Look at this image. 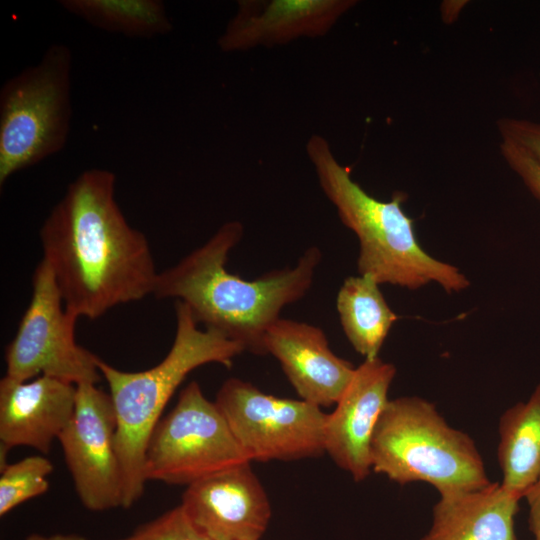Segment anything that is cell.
<instances>
[{
  "label": "cell",
  "mask_w": 540,
  "mask_h": 540,
  "mask_svg": "<svg viewBox=\"0 0 540 540\" xmlns=\"http://www.w3.org/2000/svg\"><path fill=\"white\" fill-rule=\"evenodd\" d=\"M115 188L109 170L81 172L40 228L42 259L77 318L94 320L153 295L159 272L148 239L128 223Z\"/></svg>",
  "instance_id": "1"
},
{
  "label": "cell",
  "mask_w": 540,
  "mask_h": 540,
  "mask_svg": "<svg viewBox=\"0 0 540 540\" xmlns=\"http://www.w3.org/2000/svg\"><path fill=\"white\" fill-rule=\"evenodd\" d=\"M243 233L241 222H225L203 245L158 273L153 296L181 301L198 324L238 343L244 351L266 355L267 330L285 306L310 289L322 254L311 246L295 266L245 280L225 267Z\"/></svg>",
  "instance_id": "2"
},
{
  "label": "cell",
  "mask_w": 540,
  "mask_h": 540,
  "mask_svg": "<svg viewBox=\"0 0 540 540\" xmlns=\"http://www.w3.org/2000/svg\"><path fill=\"white\" fill-rule=\"evenodd\" d=\"M306 151L322 191L336 207L340 221L358 238L359 275H367L380 285L409 290L435 283L447 293H458L470 286L459 268L434 258L421 247L414 220L402 208L405 194L396 192L390 201L369 195L320 135L309 138Z\"/></svg>",
  "instance_id": "3"
},
{
  "label": "cell",
  "mask_w": 540,
  "mask_h": 540,
  "mask_svg": "<svg viewBox=\"0 0 540 540\" xmlns=\"http://www.w3.org/2000/svg\"><path fill=\"white\" fill-rule=\"evenodd\" d=\"M176 332L170 350L157 365L143 371H123L101 358L97 367L109 387L116 414V451L123 479V508L143 495L145 451L150 436L174 392L194 369L219 363L226 367L244 352L219 332L200 329L189 308L175 302Z\"/></svg>",
  "instance_id": "4"
},
{
  "label": "cell",
  "mask_w": 540,
  "mask_h": 540,
  "mask_svg": "<svg viewBox=\"0 0 540 540\" xmlns=\"http://www.w3.org/2000/svg\"><path fill=\"white\" fill-rule=\"evenodd\" d=\"M372 470L404 485L422 481L441 494L491 482L473 439L451 427L433 403L416 397L389 400L373 432Z\"/></svg>",
  "instance_id": "5"
},
{
  "label": "cell",
  "mask_w": 540,
  "mask_h": 540,
  "mask_svg": "<svg viewBox=\"0 0 540 540\" xmlns=\"http://www.w3.org/2000/svg\"><path fill=\"white\" fill-rule=\"evenodd\" d=\"M72 52L51 44L0 89V187L65 147L72 118Z\"/></svg>",
  "instance_id": "6"
},
{
  "label": "cell",
  "mask_w": 540,
  "mask_h": 540,
  "mask_svg": "<svg viewBox=\"0 0 540 540\" xmlns=\"http://www.w3.org/2000/svg\"><path fill=\"white\" fill-rule=\"evenodd\" d=\"M245 462L250 461L217 404L192 381L155 426L145 451L144 477L188 486Z\"/></svg>",
  "instance_id": "7"
},
{
  "label": "cell",
  "mask_w": 540,
  "mask_h": 540,
  "mask_svg": "<svg viewBox=\"0 0 540 540\" xmlns=\"http://www.w3.org/2000/svg\"><path fill=\"white\" fill-rule=\"evenodd\" d=\"M78 318L68 312L54 276L41 260L32 277V296L15 336L5 348V376L28 381L41 375L74 385L102 377L95 354L75 338Z\"/></svg>",
  "instance_id": "8"
},
{
  "label": "cell",
  "mask_w": 540,
  "mask_h": 540,
  "mask_svg": "<svg viewBox=\"0 0 540 540\" xmlns=\"http://www.w3.org/2000/svg\"><path fill=\"white\" fill-rule=\"evenodd\" d=\"M215 403L250 462L291 461L325 453L327 414L317 405L266 394L239 378L221 385Z\"/></svg>",
  "instance_id": "9"
},
{
  "label": "cell",
  "mask_w": 540,
  "mask_h": 540,
  "mask_svg": "<svg viewBox=\"0 0 540 540\" xmlns=\"http://www.w3.org/2000/svg\"><path fill=\"white\" fill-rule=\"evenodd\" d=\"M116 414L109 393L77 385L73 415L58 438L82 505L95 512L122 507L123 479L116 451Z\"/></svg>",
  "instance_id": "10"
},
{
  "label": "cell",
  "mask_w": 540,
  "mask_h": 540,
  "mask_svg": "<svg viewBox=\"0 0 540 540\" xmlns=\"http://www.w3.org/2000/svg\"><path fill=\"white\" fill-rule=\"evenodd\" d=\"M251 462L228 468L187 486L181 506L211 540H259L271 506Z\"/></svg>",
  "instance_id": "11"
},
{
  "label": "cell",
  "mask_w": 540,
  "mask_h": 540,
  "mask_svg": "<svg viewBox=\"0 0 540 540\" xmlns=\"http://www.w3.org/2000/svg\"><path fill=\"white\" fill-rule=\"evenodd\" d=\"M393 364L379 357L365 359L356 367L348 386L325 422V453L352 478H367L371 466L370 445L395 377Z\"/></svg>",
  "instance_id": "12"
},
{
  "label": "cell",
  "mask_w": 540,
  "mask_h": 540,
  "mask_svg": "<svg viewBox=\"0 0 540 540\" xmlns=\"http://www.w3.org/2000/svg\"><path fill=\"white\" fill-rule=\"evenodd\" d=\"M356 4V0H241L218 46L223 52H240L321 37Z\"/></svg>",
  "instance_id": "13"
},
{
  "label": "cell",
  "mask_w": 540,
  "mask_h": 540,
  "mask_svg": "<svg viewBox=\"0 0 540 540\" xmlns=\"http://www.w3.org/2000/svg\"><path fill=\"white\" fill-rule=\"evenodd\" d=\"M264 342L299 397L320 408L336 404L356 369L330 349L321 328L309 323L279 318Z\"/></svg>",
  "instance_id": "14"
},
{
  "label": "cell",
  "mask_w": 540,
  "mask_h": 540,
  "mask_svg": "<svg viewBox=\"0 0 540 540\" xmlns=\"http://www.w3.org/2000/svg\"><path fill=\"white\" fill-rule=\"evenodd\" d=\"M77 386L49 376L0 381V442L2 448L30 447L46 455L69 423Z\"/></svg>",
  "instance_id": "15"
},
{
  "label": "cell",
  "mask_w": 540,
  "mask_h": 540,
  "mask_svg": "<svg viewBox=\"0 0 540 540\" xmlns=\"http://www.w3.org/2000/svg\"><path fill=\"white\" fill-rule=\"evenodd\" d=\"M519 501L498 482L441 494L431 526L420 540H517Z\"/></svg>",
  "instance_id": "16"
},
{
  "label": "cell",
  "mask_w": 540,
  "mask_h": 540,
  "mask_svg": "<svg viewBox=\"0 0 540 540\" xmlns=\"http://www.w3.org/2000/svg\"><path fill=\"white\" fill-rule=\"evenodd\" d=\"M499 435L500 484L521 499L540 479V383L527 402L502 414Z\"/></svg>",
  "instance_id": "17"
},
{
  "label": "cell",
  "mask_w": 540,
  "mask_h": 540,
  "mask_svg": "<svg viewBox=\"0 0 540 540\" xmlns=\"http://www.w3.org/2000/svg\"><path fill=\"white\" fill-rule=\"evenodd\" d=\"M379 285L367 275L349 276L336 299L344 334L356 352L371 359L378 353L397 320Z\"/></svg>",
  "instance_id": "18"
},
{
  "label": "cell",
  "mask_w": 540,
  "mask_h": 540,
  "mask_svg": "<svg viewBox=\"0 0 540 540\" xmlns=\"http://www.w3.org/2000/svg\"><path fill=\"white\" fill-rule=\"evenodd\" d=\"M60 6L89 25L129 38L168 34L172 23L159 0H61Z\"/></svg>",
  "instance_id": "19"
},
{
  "label": "cell",
  "mask_w": 540,
  "mask_h": 540,
  "mask_svg": "<svg viewBox=\"0 0 540 540\" xmlns=\"http://www.w3.org/2000/svg\"><path fill=\"white\" fill-rule=\"evenodd\" d=\"M53 464L42 455L25 457L7 464L0 476V515L4 516L20 504L47 492V477Z\"/></svg>",
  "instance_id": "20"
},
{
  "label": "cell",
  "mask_w": 540,
  "mask_h": 540,
  "mask_svg": "<svg viewBox=\"0 0 540 540\" xmlns=\"http://www.w3.org/2000/svg\"><path fill=\"white\" fill-rule=\"evenodd\" d=\"M118 540H211L190 520L181 505L136 528Z\"/></svg>",
  "instance_id": "21"
},
{
  "label": "cell",
  "mask_w": 540,
  "mask_h": 540,
  "mask_svg": "<svg viewBox=\"0 0 540 540\" xmlns=\"http://www.w3.org/2000/svg\"><path fill=\"white\" fill-rule=\"evenodd\" d=\"M496 126L503 142L520 147L540 164L539 122L504 117L496 122Z\"/></svg>",
  "instance_id": "22"
},
{
  "label": "cell",
  "mask_w": 540,
  "mask_h": 540,
  "mask_svg": "<svg viewBox=\"0 0 540 540\" xmlns=\"http://www.w3.org/2000/svg\"><path fill=\"white\" fill-rule=\"evenodd\" d=\"M500 152L507 165L540 202V164L523 149L507 142H501Z\"/></svg>",
  "instance_id": "23"
},
{
  "label": "cell",
  "mask_w": 540,
  "mask_h": 540,
  "mask_svg": "<svg viewBox=\"0 0 540 540\" xmlns=\"http://www.w3.org/2000/svg\"><path fill=\"white\" fill-rule=\"evenodd\" d=\"M529 513L528 526L535 540H540V479L538 482L525 494Z\"/></svg>",
  "instance_id": "24"
},
{
  "label": "cell",
  "mask_w": 540,
  "mask_h": 540,
  "mask_svg": "<svg viewBox=\"0 0 540 540\" xmlns=\"http://www.w3.org/2000/svg\"><path fill=\"white\" fill-rule=\"evenodd\" d=\"M25 540H89L84 536L79 534H52V535H43L39 533H33L26 537Z\"/></svg>",
  "instance_id": "25"
}]
</instances>
